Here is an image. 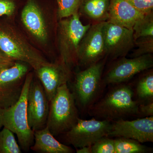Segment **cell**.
<instances>
[{"label": "cell", "mask_w": 153, "mask_h": 153, "mask_svg": "<svg viewBox=\"0 0 153 153\" xmlns=\"http://www.w3.org/2000/svg\"><path fill=\"white\" fill-rule=\"evenodd\" d=\"M134 90L124 83L113 85L105 95L90 107V116L110 121L138 116L139 102L134 99Z\"/></svg>", "instance_id": "1"}, {"label": "cell", "mask_w": 153, "mask_h": 153, "mask_svg": "<svg viewBox=\"0 0 153 153\" xmlns=\"http://www.w3.org/2000/svg\"><path fill=\"white\" fill-rule=\"evenodd\" d=\"M33 78V73H28L18 101L10 107L0 108V129L6 128L16 134L20 146L26 152L34 141V131L28 125L27 112L28 91Z\"/></svg>", "instance_id": "2"}, {"label": "cell", "mask_w": 153, "mask_h": 153, "mask_svg": "<svg viewBox=\"0 0 153 153\" xmlns=\"http://www.w3.org/2000/svg\"><path fill=\"white\" fill-rule=\"evenodd\" d=\"M79 118L74 95L65 83L58 88L49 102L46 126L53 136H57L71 128Z\"/></svg>", "instance_id": "3"}, {"label": "cell", "mask_w": 153, "mask_h": 153, "mask_svg": "<svg viewBox=\"0 0 153 153\" xmlns=\"http://www.w3.org/2000/svg\"><path fill=\"white\" fill-rule=\"evenodd\" d=\"M0 50L16 61L26 63L35 71L49 63L10 25L0 22Z\"/></svg>", "instance_id": "4"}, {"label": "cell", "mask_w": 153, "mask_h": 153, "mask_svg": "<svg viewBox=\"0 0 153 153\" xmlns=\"http://www.w3.org/2000/svg\"><path fill=\"white\" fill-rule=\"evenodd\" d=\"M105 62H99L78 72L75 76L72 92L83 110H88L100 99L105 86L102 80Z\"/></svg>", "instance_id": "5"}, {"label": "cell", "mask_w": 153, "mask_h": 153, "mask_svg": "<svg viewBox=\"0 0 153 153\" xmlns=\"http://www.w3.org/2000/svg\"><path fill=\"white\" fill-rule=\"evenodd\" d=\"M90 24L82 25L78 13L60 19L57 27V40L60 60L71 68L77 63V54L80 41Z\"/></svg>", "instance_id": "6"}, {"label": "cell", "mask_w": 153, "mask_h": 153, "mask_svg": "<svg viewBox=\"0 0 153 153\" xmlns=\"http://www.w3.org/2000/svg\"><path fill=\"white\" fill-rule=\"evenodd\" d=\"M111 122L107 120L78 118L76 123L62 134L64 142L76 149L93 145L100 138L108 136Z\"/></svg>", "instance_id": "7"}, {"label": "cell", "mask_w": 153, "mask_h": 153, "mask_svg": "<svg viewBox=\"0 0 153 153\" xmlns=\"http://www.w3.org/2000/svg\"><path fill=\"white\" fill-rule=\"evenodd\" d=\"M113 63L102 76L105 85H117L125 83L135 75L153 66V57L152 54H146L130 59L125 57L118 58Z\"/></svg>", "instance_id": "8"}, {"label": "cell", "mask_w": 153, "mask_h": 153, "mask_svg": "<svg viewBox=\"0 0 153 153\" xmlns=\"http://www.w3.org/2000/svg\"><path fill=\"white\" fill-rule=\"evenodd\" d=\"M28 71V64L17 61L0 72V108L10 107L18 101Z\"/></svg>", "instance_id": "9"}, {"label": "cell", "mask_w": 153, "mask_h": 153, "mask_svg": "<svg viewBox=\"0 0 153 153\" xmlns=\"http://www.w3.org/2000/svg\"><path fill=\"white\" fill-rule=\"evenodd\" d=\"M105 22L91 25L80 41L77 63L85 68L99 62L106 55L103 33Z\"/></svg>", "instance_id": "10"}, {"label": "cell", "mask_w": 153, "mask_h": 153, "mask_svg": "<svg viewBox=\"0 0 153 153\" xmlns=\"http://www.w3.org/2000/svg\"><path fill=\"white\" fill-rule=\"evenodd\" d=\"M49 108V101L39 79H34L30 84L27 100L28 125L33 131L44 128L46 126Z\"/></svg>", "instance_id": "11"}, {"label": "cell", "mask_w": 153, "mask_h": 153, "mask_svg": "<svg viewBox=\"0 0 153 153\" xmlns=\"http://www.w3.org/2000/svg\"><path fill=\"white\" fill-rule=\"evenodd\" d=\"M103 33L106 55L112 59L125 57L135 46L133 29L105 22Z\"/></svg>", "instance_id": "12"}, {"label": "cell", "mask_w": 153, "mask_h": 153, "mask_svg": "<svg viewBox=\"0 0 153 153\" xmlns=\"http://www.w3.org/2000/svg\"><path fill=\"white\" fill-rule=\"evenodd\" d=\"M109 137L126 138L145 143L153 142V116L133 120L123 119L113 121Z\"/></svg>", "instance_id": "13"}, {"label": "cell", "mask_w": 153, "mask_h": 153, "mask_svg": "<svg viewBox=\"0 0 153 153\" xmlns=\"http://www.w3.org/2000/svg\"><path fill=\"white\" fill-rule=\"evenodd\" d=\"M44 87L49 102L58 88L71 80V68L59 59L54 63H49L35 71Z\"/></svg>", "instance_id": "14"}, {"label": "cell", "mask_w": 153, "mask_h": 153, "mask_svg": "<svg viewBox=\"0 0 153 153\" xmlns=\"http://www.w3.org/2000/svg\"><path fill=\"white\" fill-rule=\"evenodd\" d=\"M22 23L35 38L45 43L48 39L47 26L43 14L34 0H28L21 14Z\"/></svg>", "instance_id": "15"}, {"label": "cell", "mask_w": 153, "mask_h": 153, "mask_svg": "<svg viewBox=\"0 0 153 153\" xmlns=\"http://www.w3.org/2000/svg\"><path fill=\"white\" fill-rule=\"evenodd\" d=\"M144 15L128 0H110L106 22L131 30L137 20Z\"/></svg>", "instance_id": "16"}, {"label": "cell", "mask_w": 153, "mask_h": 153, "mask_svg": "<svg viewBox=\"0 0 153 153\" xmlns=\"http://www.w3.org/2000/svg\"><path fill=\"white\" fill-rule=\"evenodd\" d=\"M34 141L30 149L41 153H71L74 150L55 138L47 126L34 131Z\"/></svg>", "instance_id": "17"}, {"label": "cell", "mask_w": 153, "mask_h": 153, "mask_svg": "<svg viewBox=\"0 0 153 153\" xmlns=\"http://www.w3.org/2000/svg\"><path fill=\"white\" fill-rule=\"evenodd\" d=\"M110 0H81L79 10L82 14L97 22H106Z\"/></svg>", "instance_id": "18"}, {"label": "cell", "mask_w": 153, "mask_h": 153, "mask_svg": "<svg viewBox=\"0 0 153 153\" xmlns=\"http://www.w3.org/2000/svg\"><path fill=\"white\" fill-rule=\"evenodd\" d=\"M134 93L137 96V100L140 104L153 102L152 69L140 77L137 82L135 90Z\"/></svg>", "instance_id": "19"}, {"label": "cell", "mask_w": 153, "mask_h": 153, "mask_svg": "<svg viewBox=\"0 0 153 153\" xmlns=\"http://www.w3.org/2000/svg\"><path fill=\"white\" fill-rule=\"evenodd\" d=\"M115 139V153H146L152 149L142 144L136 140L126 138Z\"/></svg>", "instance_id": "20"}, {"label": "cell", "mask_w": 153, "mask_h": 153, "mask_svg": "<svg viewBox=\"0 0 153 153\" xmlns=\"http://www.w3.org/2000/svg\"><path fill=\"white\" fill-rule=\"evenodd\" d=\"M132 29L134 41L138 38L153 37V12L138 19Z\"/></svg>", "instance_id": "21"}, {"label": "cell", "mask_w": 153, "mask_h": 153, "mask_svg": "<svg viewBox=\"0 0 153 153\" xmlns=\"http://www.w3.org/2000/svg\"><path fill=\"white\" fill-rule=\"evenodd\" d=\"M0 131V153H21L14 133L9 129L3 127Z\"/></svg>", "instance_id": "22"}, {"label": "cell", "mask_w": 153, "mask_h": 153, "mask_svg": "<svg viewBox=\"0 0 153 153\" xmlns=\"http://www.w3.org/2000/svg\"><path fill=\"white\" fill-rule=\"evenodd\" d=\"M57 16L60 19L71 16L78 13L81 0H56Z\"/></svg>", "instance_id": "23"}, {"label": "cell", "mask_w": 153, "mask_h": 153, "mask_svg": "<svg viewBox=\"0 0 153 153\" xmlns=\"http://www.w3.org/2000/svg\"><path fill=\"white\" fill-rule=\"evenodd\" d=\"M135 46L137 49L134 51L132 57H137L153 52V37L138 38L134 41Z\"/></svg>", "instance_id": "24"}, {"label": "cell", "mask_w": 153, "mask_h": 153, "mask_svg": "<svg viewBox=\"0 0 153 153\" xmlns=\"http://www.w3.org/2000/svg\"><path fill=\"white\" fill-rule=\"evenodd\" d=\"M92 153H115L114 139L104 136L91 146Z\"/></svg>", "instance_id": "25"}, {"label": "cell", "mask_w": 153, "mask_h": 153, "mask_svg": "<svg viewBox=\"0 0 153 153\" xmlns=\"http://www.w3.org/2000/svg\"><path fill=\"white\" fill-rule=\"evenodd\" d=\"M137 10L143 15L153 12V0H128Z\"/></svg>", "instance_id": "26"}, {"label": "cell", "mask_w": 153, "mask_h": 153, "mask_svg": "<svg viewBox=\"0 0 153 153\" xmlns=\"http://www.w3.org/2000/svg\"><path fill=\"white\" fill-rule=\"evenodd\" d=\"M16 4L12 0H0V17H10L13 15Z\"/></svg>", "instance_id": "27"}, {"label": "cell", "mask_w": 153, "mask_h": 153, "mask_svg": "<svg viewBox=\"0 0 153 153\" xmlns=\"http://www.w3.org/2000/svg\"><path fill=\"white\" fill-rule=\"evenodd\" d=\"M139 117H149L153 116V102L141 103L139 105Z\"/></svg>", "instance_id": "28"}, {"label": "cell", "mask_w": 153, "mask_h": 153, "mask_svg": "<svg viewBox=\"0 0 153 153\" xmlns=\"http://www.w3.org/2000/svg\"><path fill=\"white\" fill-rule=\"evenodd\" d=\"M16 61L0 50V72L13 66Z\"/></svg>", "instance_id": "29"}, {"label": "cell", "mask_w": 153, "mask_h": 153, "mask_svg": "<svg viewBox=\"0 0 153 153\" xmlns=\"http://www.w3.org/2000/svg\"><path fill=\"white\" fill-rule=\"evenodd\" d=\"M76 152L77 153H92L91 146L82 147L79 149H76Z\"/></svg>", "instance_id": "30"}]
</instances>
